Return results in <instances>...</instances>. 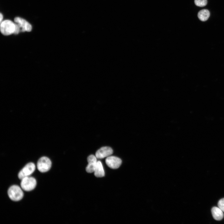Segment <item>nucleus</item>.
Instances as JSON below:
<instances>
[{"instance_id": "4", "label": "nucleus", "mask_w": 224, "mask_h": 224, "mask_svg": "<svg viewBox=\"0 0 224 224\" xmlns=\"http://www.w3.org/2000/svg\"><path fill=\"white\" fill-rule=\"evenodd\" d=\"M51 165V161L49 158L43 156L40 158L38 161L37 168L40 172H45L50 170Z\"/></svg>"}, {"instance_id": "3", "label": "nucleus", "mask_w": 224, "mask_h": 224, "mask_svg": "<svg viewBox=\"0 0 224 224\" xmlns=\"http://www.w3.org/2000/svg\"><path fill=\"white\" fill-rule=\"evenodd\" d=\"M36 184V181L34 178L29 176L21 180V186L23 190L29 191L35 188Z\"/></svg>"}, {"instance_id": "5", "label": "nucleus", "mask_w": 224, "mask_h": 224, "mask_svg": "<svg viewBox=\"0 0 224 224\" xmlns=\"http://www.w3.org/2000/svg\"><path fill=\"white\" fill-rule=\"evenodd\" d=\"M35 169V165L34 163L30 162L27 164L19 172L18 178L21 180L24 177L29 176L33 173Z\"/></svg>"}, {"instance_id": "14", "label": "nucleus", "mask_w": 224, "mask_h": 224, "mask_svg": "<svg viewBox=\"0 0 224 224\" xmlns=\"http://www.w3.org/2000/svg\"><path fill=\"white\" fill-rule=\"evenodd\" d=\"M218 207L224 212V198L220 200L218 203Z\"/></svg>"}, {"instance_id": "15", "label": "nucleus", "mask_w": 224, "mask_h": 224, "mask_svg": "<svg viewBox=\"0 0 224 224\" xmlns=\"http://www.w3.org/2000/svg\"><path fill=\"white\" fill-rule=\"evenodd\" d=\"M0 23H1L2 22V21L3 19V15L1 13H0Z\"/></svg>"}, {"instance_id": "12", "label": "nucleus", "mask_w": 224, "mask_h": 224, "mask_svg": "<svg viewBox=\"0 0 224 224\" xmlns=\"http://www.w3.org/2000/svg\"><path fill=\"white\" fill-rule=\"evenodd\" d=\"M210 15L209 11L206 9H203L199 12L198 16L199 19L202 21H207L209 18Z\"/></svg>"}, {"instance_id": "7", "label": "nucleus", "mask_w": 224, "mask_h": 224, "mask_svg": "<svg viewBox=\"0 0 224 224\" xmlns=\"http://www.w3.org/2000/svg\"><path fill=\"white\" fill-rule=\"evenodd\" d=\"M105 161L107 166L113 169L118 168L122 163V161L120 158L114 156H110L107 157Z\"/></svg>"}, {"instance_id": "13", "label": "nucleus", "mask_w": 224, "mask_h": 224, "mask_svg": "<svg viewBox=\"0 0 224 224\" xmlns=\"http://www.w3.org/2000/svg\"><path fill=\"white\" fill-rule=\"evenodd\" d=\"M196 5L200 7H203L207 3V0H194Z\"/></svg>"}, {"instance_id": "11", "label": "nucleus", "mask_w": 224, "mask_h": 224, "mask_svg": "<svg viewBox=\"0 0 224 224\" xmlns=\"http://www.w3.org/2000/svg\"><path fill=\"white\" fill-rule=\"evenodd\" d=\"M94 175L97 177H102L105 176V172L101 162L97 161V164L94 171Z\"/></svg>"}, {"instance_id": "1", "label": "nucleus", "mask_w": 224, "mask_h": 224, "mask_svg": "<svg viewBox=\"0 0 224 224\" xmlns=\"http://www.w3.org/2000/svg\"><path fill=\"white\" fill-rule=\"evenodd\" d=\"M7 193L9 198L15 201L21 200L24 195L22 190L19 186L17 185L11 186L8 189Z\"/></svg>"}, {"instance_id": "9", "label": "nucleus", "mask_w": 224, "mask_h": 224, "mask_svg": "<svg viewBox=\"0 0 224 224\" xmlns=\"http://www.w3.org/2000/svg\"><path fill=\"white\" fill-rule=\"evenodd\" d=\"M88 164L86 168V171L89 173L94 172L96 166L97 158L93 155H90L87 158Z\"/></svg>"}, {"instance_id": "2", "label": "nucleus", "mask_w": 224, "mask_h": 224, "mask_svg": "<svg viewBox=\"0 0 224 224\" xmlns=\"http://www.w3.org/2000/svg\"><path fill=\"white\" fill-rule=\"evenodd\" d=\"M15 28V23L10 20H4L0 23V31L4 35H8L14 34Z\"/></svg>"}, {"instance_id": "10", "label": "nucleus", "mask_w": 224, "mask_h": 224, "mask_svg": "<svg viewBox=\"0 0 224 224\" xmlns=\"http://www.w3.org/2000/svg\"><path fill=\"white\" fill-rule=\"evenodd\" d=\"M211 212L213 218L216 220H221L223 218V212L218 207H213Z\"/></svg>"}, {"instance_id": "6", "label": "nucleus", "mask_w": 224, "mask_h": 224, "mask_svg": "<svg viewBox=\"0 0 224 224\" xmlns=\"http://www.w3.org/2000/svg\"><path fill=\"white\" fill-rule=\"evenodd\" d=\"M15 23L20 28L21 31H30L32 30V26L25 19L20 17H16L14 18Z\"/></svg>"}, {"instance_id": "8", "label": "nucleus", "mask_w": 224, "mask_h": 224, "mask_svg": "<svg viewBox=\"0 0 224 224\" xmlns=\"http://www.w3.org/2000/svg\"><path fill=\"white\" fill-rule=\"evenodd\" d=\"M113 153L110 147H104L98 150L96 153V156L98 159H102L110 156Z\"/></svg>"}]
</instances>
